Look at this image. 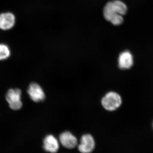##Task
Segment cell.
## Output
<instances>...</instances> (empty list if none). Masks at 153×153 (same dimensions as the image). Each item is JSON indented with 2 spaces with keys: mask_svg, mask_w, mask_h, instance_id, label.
<instances>
[{
  "mask_svg": "<svg viewBox=\"0 0 153 153\" xmlns=\"http://www.w3.org/2000/svg\"><path fill=\"white\" fill-rule=\"evenodd\" d=\"M127 11L125 4L119 0L110 1L105 6L103 15L107 21L111 22L113 25L118 26L123 22V16Z\"/></svg>",
  "mask_w": 153,
  "mask_h": 153,
  "instance_id": "cell-1",
  "label": "cell"
},
{
  "mask_svg": "<svg viewBox=\"0 0 153 153\" xmlns=\"http://www.w3.org/2000/svg\"><path fill=\"white\" fill-rule=\"evenodd\" d=\"M122 100L118 94L114 91L107 93L101 100L103 108L108 111H112L118 109L121 105Z\"/></svg>",
  "mask_w": 153,
  "mask_h": 153,
  "instance_id": "cell-2",
  "label": "cell"
},
{
  "mask_svg": "<svg viewBox=\"0 0 153 153\" xmlns=\"http://www.w3.org/2000/svg\"><path fill=\"white\" fill-rule=\"evenodd\" d=\"M22 91L19 88L10 89L7 92L6 100L12 109L19 110L22 108Z\"/></svg>",
  "mask_w": 153,
  "mask_h": 153,
  "instance_id": "cell-3",
  "label": "cell"
},
{
  "mask_svg": "<svg viewBox=\"0 0 153 153\" xmlns=\"http://www.w3.org/2000/svg\"><path fill=\"white\" fill-rule=\"evenodd\" d=\"M95 146L93 137L90 134H85L81 137L78 145V150L81 153H91L94 149Z\"/></svg>",
  "mask_w": 153,
  "mask_h": 153,
  "instance_id": "cell-4",
  "label": "cell"
},
{
  "mask_svg": "<svg viewBox=\"0 0 153 153\" xmlns=\"http://www.w3.org/2000/svg\"><path fill=\"white\" fill-rule=\"evenodd\" d=\"M27 91L30 98L35 102H40L45 99V94L44 90L37 83H31L28 88Z\"/></svg>",
  "mask_w": 153,
  "mask_h": 153,
  "instance_id": "cell-5",
  "label": "cell"
},
{
  "mask_svg": "<svg viewBox=\"0 0 153 153\" xmlns=\"http://www.w3.org/2000/svg\"><path fill=\"white\" fill-rule=\"evenodd\" d=\"M59 141L64 147L68 149H74L77 146V138L70 132H63L59 136Z\"/></svg>",
  "mask_w": 153,
  "mask_h": 153,
  "instance_id": "cell-6",
  "label": "cell"
},
{
  "mask_svg": "<svg viewBox=\"0 0 153 153\" xmlns=\"http://www.w3.org/2000/svg\"><path fill=\"white\" fill-rule=\"evenodd\" d=\"M118 62L119 67L120 69H129L133 65V57L129 51H124L120 54Z\"/></svg>",
  "mask_w": 153,
  "mask_h": 153,
  "instance_id": "cell-7",
  "label": "cell"
},
{
  "mask_svg": "<svg viewBox=\"0 0 153 153\" xmlns=\"http://www.w3.org/2000/svg\"><path fill=\"white\" fill-rule=\"evenodd\" d=\"M16 18L11 13H5L0 14V29L7 30L12 29L15 25Z\"/></svg>",
  "mask_w": 153,
  "mask_h": 153,
  "instance_id": "cell-8",
  "label": "cell"
},
{
  "mask_svg": "<svg viewBox=\"0 0 153 153\" xmlns=\"http://www.w3.org/2000/svg\"><path fill=\"white\" fill-rule=\"evenodd\" d=\"M43 148L45 151L51 153H56L59 149L58 140L52 134L45 137L43 141Z\"/></svg>",
  "mask_w": 153,
  "mask_h": 153,
  "instance_id": "cell-9",
  "label": "cell"
},
{
  "mask_svg": "<svg viewBox=\"0 0 153 153\" xmlns=\"http://www.w3.org/2000/svg\"><path fill=\"white\" fill-rule=\"evenodd\" d=\"M10 51L5 44H0V60H5L10 57Z\"/></svg>",
  "mask_w": 153,
  "mask_h": 153,
  "instance_id": "cell-10",
  "label": "cell"
}]
</instances>
